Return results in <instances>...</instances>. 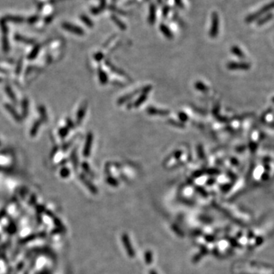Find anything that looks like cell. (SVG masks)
Instances as JSON below:
<instances>
[{
	"mask_svg": "<svg viewBox=\"0 0 274 274\" xmlns=\"http://www.w3.org/2000/svg\"><path fill=\"white\" fill-rule=\"evenodd\" d=\"M219 19L217 12H214L212 14V22H211L210 34L211 37H216L219 32Z\"/></svg>",
	"mask_w": 274,
	"mask_h": 274,
	"instance_id": "obj_2",
	"label": "cell"
},
{
	"mask_svg": "<svg viewBox=\"0 0 274 274\" xmlns=\"http://www.w3.org/2000/svg\"><path fill=\"white\" fill-rule=\"evenodd\" d=\"M38 111L39 114L40 115V121L41 122L47 123L48 121V117H47V111H46V108L44 106L40 105L38 107Z\"/></svg>",
	"mask_w": 274,
	"mask_h": 274,
	"instance_id": "obj_12",
	"label": "cell"
},
{
	"mask_svg": "<svg viewBox=\"0 0 274 274\" xmlns=\"http://www.w3.org/2000/svg\"><path fill=\"white\" fill-rule=\"evenodd\" d=\"M28 106L29 102L27 98L23 99L22 102V117L26 118L28 114Z\"/></svg>",
	"mask_w": 274,
	"mask_h": 274,
	"instance_id": "obj_13",
	"label": "cell"
},
{
	"mask_svg": "<svg viewBox=\"0 0 274 274\" xmlns=\"http://www.w3.org/2000/svg\"><path fill=\"white\" fill-rule=\"evenodd\" d=\"M274 8V2H271L270 3L264 5L263 8H260L258 12H254V14L248 15L246 19V22H252L254 21H255L256 19H258L259 18H261L262 15H265L266 13H270L271 10H273Z\"/></svg>",
	"mask_w": 274,
	"mask_h": 274,
	"instance_id": "obj_1",
	"label": "cell"
},
{
	"mask_svg": "<svg viewBox=\"0 0 274 274\" xmlns=\"http://www.w3.org/2000/svg\"><path fill=\"white\" fill-rule=\"evenodd\" d=\"M174 2H175V4L179 7V8H184V4H183L182 2V0H174Z\"/></svg>",
	"mask_w": 274,
	"mask_h": 274,
	"instance_id": "obj_28",
	"label": "cell"
},
{
	"mask_svg": "<svg viewBox=\"0 0 274 274\" xmlns=\"http://www.w3.org/2000/svg\"><path fill=\"white\" fill-rule=\"evenodd\" d=\"M41 121L40 120H38V121H36L34 123V124L32 125L31 129L30 130V136L31 137H35L37 136V133H38L39 128L40 127V124H41Z\"/></svg>",
	"mask_w": 274,
	"mask_h": 274,
	"instance_id": "obj_10",
	"label": "cell"
},
{
	"mask_svg": "<svg viewBox=\"0 0 274 274\" xmlns=\"http://www.w3.org/2000/svg\"><path fill=\"white\" fill-rule=\"evenodd\" d=\"M105 7V0H101V2L100 7L96 8H93L92 9V12H93V14H98L100 13V12L101 10H103Z\"/></svg>",
	"mask_w": 274,
	"mask_h": 274,
	"instance_id": "obj_19",
	"label": "cell"
},
{
	"mask_svg": "<svg viewBox=\"0 0 274 274\" xmlns=\"http://www.w3.org/2000/svg\"><path fill=\"white\" fill-rule=\"evenodd\" d=\"M179 117H180V118L181 119V121H186L187 120V115H186L185 114H184V113H181V114H179Z\"/></svg>",
	"mask_w": 274,
	"mask_h": 274,
	"instance_id": "obj_29",
	"label": "cell"
},
{
	"mask_svg": "<svg viewBox=\"0 0 274 274\" xmlns=\"http://www.w3.org/2000/svg\"><path fill=\"white\" fill-rule=\"evenodd\" d=\"M36 200H37V197H36V196L34 195V194H33V195H32L31 197L30 202H29V203H30V204H34V203H35Z\"/></svg>",
	"mask_w": 274,
	"mask_h": 274,
	"instance_id": "obj_30",
	"label": "cell"
},
{
	"mask_svg": "<svg viewBox=\"0 0 274 274\" xmlns=\"http://www.w3.org/2000/svg\"><path fill=\"white\" fill-rule=\"evenodd\" d=\"M71 143H72V142H68V143L64 144L63 146V151H66L67 149H68V148H69V146H70Z\"/></svg>",
	"mask_w": 274,
	"mask_h": 274,
	"instance_id": "obj_32",
	"label": "cell"
},
{
	"mask_svg": "<svg viewBox=\"0 0 274 274\" xmlns=\"http://www.w3.org/2000/svg\"><path fill=\"white\" fill-rule=\"evenodd\" d=\"M66 124H67V127H68V128H73L74 127L73 122H72V121H71L69 118L66 119Z\"/></svg>",
	"mask_w": 274,
	"mask_h": 274,
	"instance_id": "obj_27",
	"label": "cell"
},
{
	"mask_svg": "<svg viewBox=\"0 0 274 274\" xmlns=\"http://www.w3.org/2000/svg\"><path fill=\"white\" fill-rule=\"evenodd\" d=\"M196 88H197L198 90H201V91L205 90V89H206V88L204 86L203 84L201 83V82H197V83L196 84Z\"/></svg>",
	"mask_w": 274,
	"mask_h": 274,
	"instance_id": "obj_26",
	"label": "cell"
},
{
	"mask_svg": "<svg viewBox=\"0 0 274 274\" xmlns=\"http://www.w3.org/2000/svg\"><path fill=\"white\" fill-rule=\"evenodd\" d=\"M68 129H69L68 127H65L59 130V135H60V136L62 137V138L66 136L68 133Z\"/></svg>",
	"mask_w": 274,
	"mask_h": 274,
	"instance_id": "obj_20",
	"label": "cell"
},
{
	"mask_svg": "<svg viewBox=\"0 0 274 274\" xmlns=\"http://www.w3.org/2000/svg\"><path fill=\"white\" fill-rule=\"evenodd\" d=\"M1 81H2V80H1V79H0V82H1Z\"/></svg>",
	"mask_w": 274,
	"mask_h": 274,
	"instance_id": "obj_35",
	"label": "cell"
},
{
	"mask_svg": "<svg viewBox=\"0 0 274 274\" xmlns=\"http://www.w3.org/2000/svg\"><path fill=\"white\" fill-rule=\"evenodd\" d=\"M98 75H99V79L101 84H106L107 82V76L106 75L105 72L102 69H99L98 70Z\"/></svg>",
	"mask_w": 274,
	"mask_h": 274,
	"instance_id": "obj_17",
	"label": "cell"
},
{
	"mask_svg": "<svg viewBox=\"0 0 274 274\" xmlns=\"http://www.w3.org/2000/svg\"><path fill=\"white\" fill-rule=\"evenodd\" d=\"M159 28H160L161 32H162V33L163 34H164V35L167 38H168V39L173 38V34L171 33V30L168 28V26H166V25H164V24H162V25H160Z\"/></svg>",
	"mask_w": 274,
	"mask_h": 274,
	"instance_id": "obj_11",
	"label": "cell"
},
{
	"mask_svg": "<svg viewBox=\"0 0 274 274\" xmlns=\"http://www.w3.org/2000/svg\"><path fill=\"white\" fill-rule=\"evenodd\" d=\"M168 12H169V7L166 5V6H165V8H163V15H164V16H167Z\"/></svg>",
	"mask_w": 274,
	"mask_h": 274,
	"instance_id": "obj_31",
	"label": "cell"
},
{
	"mask_svg": "<svg viewBox=\"0 0 274 274\" xmlns=\"http://www.w3.org/2000/svg\"><path fill=\"white\" fill-rule=\"evenodd\" d=\"M71 160H72V163H73L74 167L76 168L77 165H78V159H77V156H76V152L75 151H72V154H71Z\"/></svg>",
	"mask_w": 274,
	"mask_h": 274,
	"instance_id": "obj_21",
	"label": "cell"
},
{
	"mask_svg": "<svg viewBox=\"0 0 274 274\" xmlns=\"http://www.w3.org/2000/svg\"><path fill=\"white\" fill-rule=\"evenodd\" d=\"M63 28L65 30L71 32V33L78 34V35H83L84 34L83 29L81 28H79V27H78V26H75V25H72V24L63 23Z\"/></svg>",
	"mask_w": 274,
	"mask_h": 274,
	"instance_id": "obj_4",
	"label": "cell"
},
{
	"mask_svg": "<svg viewBox=\"0 0 274 274\" xmlns=\"http://www.w3.org/2000/svg\"><path fill=\"white\" fill-rule=\"evenodd\" d=\"M156 6L154 4H151L149 7V22L151 25H153V24L156 22Z\"/></svg>",
	"mask_w": 274,
	"mask_h": 274,
	"instance_id": "obj_9",
	"label": "cell"
},
{
	"mask_svg": "<svg viewBox=\"0 0 274 274\" xmlns=\"http://www.w3.org/2000/svg\"><path fill=\"white\" fill-rule=\"evenodd\" d=\"M86 110H87V103H83L81 105V107H79L78 112H77L76 116V123L77 124H80L82 121L83 120L85 114L86 113Z\"/></svg>",
	"mask_w": 274,
	"mask_h": 274,
	"instance_id": "obj_7",
	"label": "cell"
},
{
	"mask_svg": "<svg viewBox=\"0 0 274 274\" xmlns=\"http://www.w3.org/2000/svg\"><path fill=\"white\" fill-rule=\"evenodd\" d=\"M39 51H40V47H39V46H35L34 48L31 51L28 58L29 60H34V59H35L36 57H37V55H38Z\"/></svg>",
	"mask_w": 274,
	"mask_h": 274,
	"instance_id": "obj_15",
	"label": "cell"
},
{
	"mask_svg": "<svg viewBox=\"0 0 274 274\" xmlns=\"http://www.w3.org/2000/svg\"><path fill=\"white\" fill-rule=\"evenodd\" d=\"M81 18H82V22H83L84 23H85V25H87V26H89V27L90 28L93 27V22H92L87 16H84V15H82Z\"/></svg>",
	"mask_w": 274,
	"mask_h": 274,
	"instance_id": "obj_23",
	"label": "cell"
},
{
	"mask_svg": "<svg viewBox=\"0 0 274 274\" xmlns=\"http://www.w3.org/2000/svg\"><path fill=\"white\" fill-rule=\"evenodd\" d=\"M15 39H16L17 40H19V41L24 42L25 44H33V42H34L33 40H29V39L24 38L23 37H21V36H18V35H16V37H15Z\"/></svg>",
	"mask_w": 274,
	"mask_h": 274,
	"instance_id": "obj_22",
	"label": "cell"
},
{
	"mask_svg": "<svg viewBox=\"0 0 274 274\" xmlns=\"http://www.w3.org/2000/svg\"><path fill=\"white\" fill-rule=\"evenodd\" d=\"M198 153H199V156H201V158L203 157V153L202 148H201V150H200V147L198 148Z\"/></svg>",
	"mask_w": 274,
	"mask_h": 274,
	"instance_id": "obj_33",
	"label": "cell"
},
{
	"mask_svg": "<svg viewBox=\"0 0 274 274\" xmlns=\"http://www.w3.org/2000/svg\"><path fill=\"white\" fill-rule=\"evenodd\" d=\"M273 15L272 13H268L267 15L263 17L262 19H260L259 22H258V25H262L267 23V22H270L273 19Z\"/></svg>",
	"mask_w": 274,
	"mask_h": 274,
	"instance_id": "obj_16",
	"label": "cell"
},
{
	"mask_svg": "<svg viewBox=\"0 0 274 274\" xmlns=\"http://www.w3.org/2000/svg\"><path fill=\"white\" fill-rule=\"evenodd\" d=\"M5 92H6L7 95L8 96V98H10V100L12 101L13 102V103L16 104V103H17L16 96H15V93H14V92H13V90L12 89V88H11L10 86H8V85H7V86H5Z\"/></svg>",
	"mask_w": 274,
	"mask_h": 274,
	"instance_id": "obj_14",
	"label": "cell"
},
{
	"mask_svg": "<svg viewBox=\"0 0 274 274\" xmlns=\"http://www.w3.org/2000/svg\"><path fill=\"white\" fill-rule=\"evenodd\" d=\"M148 114L151 115H162L165 116L169 114V111L164 110H160V109H156L155 107H149L147 110Z\"/></svg>",
	"mask_w": 274,
	"mask_h": 274,
	"instance_id": "obj_8",
	"label": "cell"
},
{
	"mask_svg": "<svg viewBox=\"0 0 274 274\" xmlns=\"http://www.w3.org/2000/svg\"><path fill=\"white\" fill-rule=\"evenodd\" d=\"M22 60H20L19 61V63H18V66H17V67H16V70H15V73H16L17 75L20 74L21 71H22Z\"/></svg>",
	"mask_w": 274,
	"mask_h": 274,
	"instance_id": "obj_25",
	"label": "cell"
},
{
	"mask_svg": "<svg viewBox=\"0 0 274 274\" xmlns=\"http://www.w3.org/2000/svg\"><path fill=\"white\" fill-rule=\"evenodd\" d=\"M0 145H1V141H0Z\"/></svg>",
	"mask_w": 274,
	"mask_h": 274,
	"instance_id": "obj_34",
	"label": "cell"
},
{
	"mask_svg": "<svg viewBox=\"0 0 274 274\" xmlns=\"http://www.w3.org/2000/svg\"><path fill=\"white\" fill-rule=\"evenodd\" d=\"M60 176L62 177H67L69 175V170L67 168H63L60 171Z\"/></svg>",
	"mask_w": 274,
	"mask_h": 274,
	"instance_id": "obj_24",
	"label": "cell"
},
{
	"mask_svg": "<svg viewBox=\"0 0 274 274\" xmlns=\"http://www.w3.org/2000/svg\"><path fill=\"white\" fill-rule=\"evenodd\" d=\"M5 109H6V110H8V112L9 113V114H10L11 115H12V117H13L14 119H15V120L17 121V122H18V123L22 122V116L19 115V113L17 112L16 110H15V109L14 108V107H12V106L11 105V104H5Z\"/></svg>",
	"mask_w": 274,
	"mask_h": 274,
	"instance_id": "obj_6",
	"label": "cell"
},
{
	"mask_svg": "<svg viewBox=\"0 0 274 274\" xmlns=\"http://www.w3.org/2000/svg\"><path fill=\"white\" fill-rule=\"evenodd\" d=\"M92 142H93V135L92 133H89L86 137V141H85V147L83 149V156L85 157H88L90 155L91 149H92Z\"/></svg>",
	"mask_w": 274,
	"mask_h": 274,
	"instance_id": "obj_5",
	"label": "cell"
},
{
	"mask_svg": "<svg viewBox=\"0 0 274 274\" xmlns=\"http://www.w3.org/2000/svg\"><path fill=\"white\" fill-rule=\"evenodd\" d=\"M1 27H2V50L5 53H8L9 51V44H8V29H7V26L5 25V23L2 22L1 23Z\"/></svg>",
	"mask_w": 274,
	"mask_h": 274,
	"instance_id": "obj_3",
	"label": "cell"
},
{
	"mask_svg": "<svg viewBox=\"0 0 274 274\" xmlns=\"http://www.w3.org/2000/svg\"><path fill=\"white\" fill-rule=\"evenodd\" d=\"M111 18H112L113 22H114V23H115L116 25H117V26H118V27L120 28L123 29V30H124V29L127 28V27H126V25H124V22H123L122 21L120 20V19H118V18H117L116 16H114V15H113V16L111 17Z\"/></svg>",
	"mask_w": 274,
	"mask_h": 274,
	"instance_id": "obj_18",
	"label": "cell"
}]
</instances>
